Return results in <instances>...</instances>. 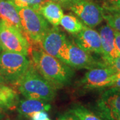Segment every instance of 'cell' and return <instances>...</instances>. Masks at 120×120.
Wrapping results in <instances>:
<instances>
[{
	"instance_id": "1",
	"label": "cell",
	"mask_w": 120,
	"mask_h": 120,
	"mask_svg": "<svg viewBox=\"0 0 120 120\" xmlns=\"http://www.w3.org/2000/svg\"><path fill=\"white\" fill-rule=\"evenodd\" d=\"M31 57L38 71L56 90L70 83L74 71L69 65L56 57L49 55L39 47L33 48Z\"/></svg>"
},
{
	"instance_id": "2",
	"label": "cell",
	"mask_w": 120,
	"mask_h": 120,
	"mask_svg": "<svg viewBox=\"0 0 120 120\" xmlns=\"http://www.w3.org/2000/svg\"><path fill=\"white\" fill-rule=\"evenodd\" d=\"M17 86L20 93L27 99L49 102L56 95V88L40 75L33 62Z\"/></svg>"
},
{
	"instance_id": "3",
	"label": "cell",
	"mask_w": 120,
	"mask_h": 120,
	"mask_svg": "<svg viewBox=\"0 0 120 120\" xmlns=\"http://www.w3.org/2000/svg\"><path fill=\"white\" fill-rule=\"evenodd\" d=\"M31 61L27 56L20 53L3 50L0 53V73L5 83L17 86L26 71Z\"/></svg>"
},
{
	"instance_id": "4",
	"label": "cell",
	"mask_w": 120,
	"mask_h": 120,
	"mask_svg": "<svg viewBox=\"0 0 120 120\" xmlns=\"http://www.w3.org/2000/svg\"><path fill=\"white\" fill-rule=\"evenodd\" d=\"M23 31L33 42L39 43L50 29L47 21L38 11L30 8H17Z\"/></svg>"
},
{
	"instance_id": "5",
	"label": "cell",
	"mask_w": 120,
	"mask_h": 120,
	"mask_svg": "<svg viewBox=\"0 0 120 120\" xmlns=\"http://www.w3.org/2000/svg\"><path fill=\"white\" fill-rule=\"evenodd\" d=\"M70 67L75 69H91L105 67L103 62L98 61L73 41H67L60 52L58 58Z\"/></svg>"
},
{
	"instance_id": "6",
	"label": "cell",
	"mask_w": 120,
	"mask_h": 120,
	"mask_svg": "<svg viewBox=\"0 0 120 120\" xmlns=\"http://www.w3.org/2000/svg\"><path fill=\"white\" fill-rule=\"evenodd\" d=\"M0 43L3 50L27 56L30 44L24 33L16 27L0 19Z\"/></svg>"
},
{
	"instance_id": "7",
	"label": "cell",
	"mask_w": 120,
	"mask_h": 120,
	"mask_svg": "<svg viewBox=\"0 0 120 120\" xmlns=\"http://www.w3.org/2000/svg\"><path fill=\"white\" fill-rule=\"evenodd\" d=\"M95 111L103 120H120V88L110 87L102 93Z\"/></svg>"
},
{
	"instance_id": "8",
	"label": "cell",
	"mask_w": 120,
	"mask_h": 120,
	"mask_svg": "<svg viewBox=\"0 0 120 120\" xmlns=\"http://www.w3.org/2000/svg\"><path fill=\"white\" fill-rule=\"evenodd\" d=\"M84 25L94 28L103 20V9L90 0H77L68 8Z\"/></svg>"
},
{
	"instance_id": "9",
	"label": "cell",
	"mask_w": 120,
	"mask_h": 120,
	"mask_svg": "<svg viewBox=\"0 0 120 120\" xmlns=\"http://www.w3.org/2000/svg\"><path fill=\"white\" fill-rule=\"evenodd\" d=\"M117 71L109 67H101L89 69L81 80L85 89H98L111 87Z\"/></svg>"
},
{
	"instance_id": "10",
	"label": "cell",
	"mask_w": 120,
	"mask_h": 120,
	"mask_svg": "<svg viewBox=\"0 0 120 120\" xmlns=\"http://www.w3.org/2000/svg\"><path fill=\"white\" fill-rule=\"evenodd\" d=\"M75 43L84 51L102 55L99 33L84 25L83 30L76 34Z\"/></svg>"
},
{
	"instance_id": "11",
	"label": "cell",
	"mask_w": 120,
	"mask_h": 120,
	"mask_svg": "<svg viewBox=\"0 0 120 120\" xmlns=\"http://www.w3.org/2000/svg\"><path fill=\"white\" fill-rule=\"evenodd\" d=\"M65 34L60 31L57 27L50 28L41 41V48L49 55L58 58L60 52L67 43Z\"/></svg>"
},
{
	"instance_id": "12",
	"label": "cell",
	"mask_w": 120,
	"mask_h": 120,
	"mask_svg": "<svg viewBox=\"0 0 120 120\" xmlns=\"http://www.w3.org/2000/svg\"><path fill=\"white\" fill-rule=\"evenodd\" d=\"M99 35L102 47L101 56L103 57V61H107L120 56L115 46L114 30L107 24L100 28Z\"/></svg>"
},
{
	"instance_id": "13",
	"label": "cell",
	"mask_w": 120,
	"mask_h": 120,
	"mask_svg": "<svg viewBox=\"0 0 120 120\" xmlns=\"http://www.w3.org/2000/svg\"><path fill=\"white\" fill-rule=\"evenodd\" d=\"M38 11L41 13L48 23L57 27L64 16V11L61 5L52 0H46L40 6Z\"/></svg>"
},
{
	"instance_id": "14",
	"label": "cell",
	"mask_w": 120,
	"mask_h": 120,
	"mask_svg": "<svg viewBox=\"0 0 120 120\" xmlns=\"http://www.w3.org/2000/svg\"><path fill=\"white\" fill-rule=\"evenodd\" d=\"M51 105L47 101L43 100L27 99L19 101L17 105V110L20 116L30 117L35 112L39 111H49Z\"/></svg>"
},
{
	"instance_id": "15",
	"label": "cell",
	"mask_w": 120,
	"mask_h": 120,
	"mask_svg": "<svg viewBox=\"0 0 120 120\" xmlns=\"http://www.w3.org/2000/svg\"><path fill=\"white\" fill-rule=\"evenodd\" d=\"M0 19L4 20L23 31L19 14L12 0L0 1Z\"/></svg>"
},
{
	"instance_id": "16",
	"label": "cell",
	"mask_w": 120,
	"mask_h": 120,
	"mask_svg": "<svg viewBox=\"0 0 120 120\" xmlns=\"http://www.w3.org/2000/svg\"><path fill=\"white\" fill-rule=\"evenodd\" d=\"M19 97L13 88L0 83V105L5 109H13L17 107Z\"/></svg>"
},
{
	"instance_id": "17",
	"label": "cell",
	"mask_w": 120,
	"mask_h": 120,
	"mask_svg": "<svg viewBox=\"0 0 120 120\" xmlns=\"http://www.w3.org/2000/svg\"><path fill=\"white\" fill-rule=\"evenodd\" d=\"M66 31L73 35L79 33L83 28L84 24L73 15H64L60 24Z\"/></svg>"
},
{
	"instance_id": "18",
	"label": "cell",
	"mask_w": 120,
	"mask_h": 120,
	"mask_svg": "<svg viewBox=\"0 0 120 120\" xmlns=\"http://www.w3.org/2000/svg\"><path fill=\"white\" fill-rule=\"evenodd\" d=\"M69 112L73 113L79 120H103L99 116L81 105H73Z\"/></svg>"
},
{
	"instance_id": "19",
	"label": "cell",
	"mask_w": 120,
	"mask_h": 120,
	"mask_svg": "<svg viewBox=\"0 0 120 120\" xmlns=\"http://www.w3.org/2000/svg\"><path fill=\"white\" fill-rule=\"evenodd\" d=\"M103 19L113 30L120 32V10L107 8L103 10Z\"/></svg>"
},
{
	"instance_id": "20",
	"label": "cell",
	"mask_w": 120,
	"mask_h": 120,
	"mask_svg": "<svg viewBox=\"0 0 120 120\" xmlns=\"http://www.w3.org/2000/svg\"><path fill=\"white\" fill-rule=\"evenodd\" d=\"M46 0H12L16 8H30L38 11Z\"/></svg>"
},
{
	"instance_id": "21",
	"label": "cell",
	"mask_w": 120,
	"mask_h": 120,
	"mask_svg": "<svg viewBox=\"0 0 120 120\" xmlns=\"http://www.w3.org/2000/svg\"><path fill=\"white\" fill-rule=\"evenodd\" d=\"M103 63L105 67H109L117 72H120V56L107 61H103Z\"/></svg>"
},
{
	"instance_id": "22",
	"label": "cell",
	"mask_w": 120,
	"mask_h": 120,
	"mask_svg": "<svg viewBox=\"0 0 120 120\" xmlns=\"http://www.w3.org/2000/svg\"><path fill=\"white\" fill-rule=\"evenodd\" d=\"M48 117L46 111H39L33 113L30 118L32 120H45Z\"/></svg>"
},
{
	"instance_id": "23",
	"label": "cell",
	"mask_w": 120,
	"mask_h": 120,
	"mask_svg": "<svg viewBox=\"0 0 120 120\" xmlns=\"http://www.w3.org/2000/svg\"><path fill=\"white\" fill-rule=\"evenodd\" d=\"M57 120H79L75 116H74L71 112H68L61 115Z\"/></svg>"
},
{
	"instance_id": "24",
	"label": "cell",
	"mask_w": 120,
	"mask_h": 120,
	"mask_svg": "<svg viewBox=\"0 0 120 120\" xmlns=\"http://www.w3.org/2000/svg\"><path fill=\"white\" fill-rule=\"evenodd\" d=\"M114 38H115V46L116 50L120 56V32L114 30Z\"/></svg>"
},
{
	"instance_id": "25",
	"label": "cell",
	"mask_w": 120,
	"mask_h": 120,
	"mask_svg": "<svg viewBox=\"0 0 120 120\" xmlns=\"http://www.w3.org/2000/svg\"><path fill=\"white\" fill-rule=\"evenodd\" d=\"M52 1L57 3L58 4H60L61 6H64L65 8H69L70 5L73 4L77 0H52Z\"/></svg>"
},
{
	"instance_id": "26",
	"label": "cell",
	"mask_w": 120,
	"mask_h": 120,
	"mask_svg": "<svg viewBox=\"0 0 120 120\" xmlns=\"http://www.w3.org/2000/svg\"><path fill=\"white\" fill-rule=\"evenodd\" d=\"M111 87L120 88V72H116L114 81L113 82Z\"/></svg>"
},
{
	"instance_id": "27",
	"label": "cell",
	"mask_w": 120,
	"mask_h": 120,
	"mask_svg": "<svg viewBox=\"0 0 120 120\" xmlns=\"http://www.w3.org/2000/svg\"><path fill=\"white\" fill-rule=\"evenodd\" d=\"M112 6L108 8L120 10V0H112Z\"/></svg>"
},
{
	"instance_id": "28",
	"label": "cell",
	"mask_w": 120,
	"mask_h": 120,
	"mask_svg": "<svg viewBox=\"0 0 120 120\" xmlns=\"http://www.w3.org/2000/svg\"><path fill=\"white\" fill-rule=\"evenodd\" d=\"M0 83H5L4 79V77H2V75H1V73H0Z\"/></svg>"
},
{
	"instance_id": "29",
	"label": "cell",
	"mask_w": 120,
	"mask_h": 120,
	"mask_svg": "<svg viewBox=\"0 0 120 120\" xmlns=\"http://www.w3.org/2000/svg\"><path fill=\"white\" fill-rule=\"evenodd\" d=\"M5 115L4 114V113H1L0 112V120H4Z\"/></svg>"
},
{
	"instance_id": "30",
	"label": "cell",
	"mask_w": 120,
	"mask_h": 120,
	"mask_svg": "<svg viewBox=\"0 0 120 120\" xmlns=\"http://www.w3.org/2000/svg\"><path fill=\"white\" fill-rule=\"evenodd\" d=\"M5 110V109L4 108L0 105V112H1V113H4Z\"/></svg>"
},
{
	"instance_id": "31",
	"label": "cell",
	"mask_w": 120,
	"mask_h": 120,
	"mask_svg": "<svg viewBox=\"0 0 120 120\" xmlns=\"http://www.w3.org/2000/svg\"><path fill=\"white\" fill-rule=\"evenodd\" d=\"M3 51V49H2V47H1V43H0V53Z\"/></svg>"
},
{
	"instance_id": "32",
	"label": "cell",
	"mask_w": 120,
	"mask_h": 120,
	"mask_svg": "<svg viewBox=\"0 0 120 120\" xmlns=\"http://www.w3.org/2000/svg\"><path fill=\"white\" fill-rule=\"evenodd\" d=\"M45 120H50V119H49V117H47V119H45Z\"/></svg>"
},
{
	"instance_id": "33",
	"label": "cell",
	"mask_w": 120,
	"mask_h": 120,
	"mask_svg": "<svg viewBox=\"0 0 120 120\" xmlns=\"http://www.w3.org/2000/svg\"><path fill=\"white\" fill-rule=\"evenodd\" d=\"M9 120V118H7V119H5V120Z\"/></svg>"
},
{
	"instance_id": "34",
	"label": "cell",
	"mask_w": 120,
	"mask_h": 120,
	"mask_svg": "<svg viewBox=\"0 0 120 120\" xmlns=\"http://www.w3.org/2000/svg\"><path fill=\"white\" fill-rule=\"evenodd\" d=\"M0 1H1V0H0Z\"/></svg>"
}]
</instances>
